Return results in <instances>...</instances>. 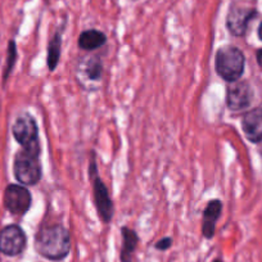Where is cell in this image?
<instances>
[{"label": "cell", "instance_id": "6da1fadb", "mask_svg": "<svg viewBox=\"0 0 262 262\" xmlns=\"http://www.w3.org/2000/svg\"><path fill=\"white\" fill-rule=\"evenodd\" d=\"M34 247L40 256L49 261H63L71 252V234L62 224H45L35 234Z\"/></svg>", "mask_w": 262, "mask_h": 262}, {"label": "cell", "instance_id": "7a4b0ae2", "mask_svg": "<svg viewBox=\"0 0 262 262\" xmlns=\"http://www.w3.org/2000/svg\"><path fill=\"white\" fill-rule=\"evenodd\" d=\"M246 57L239 48L234 45H224L216 52V74L226 82H235L244 74Z\"/></svg>", "mask_w": 262, "mask_h": 262}, {"label": "cell", "instance_id": "3957f363", "mask_svg": "<svg viewBox=\"0 0 262 262\" xmlns=\"http://www.w3.org/2000/svg\"><path fill=\"white\" fill-rule=\"evenodd\" d=\"M12 134L16 142L21 145V149L37 156L41 155L39 127L35 118L30 113L24 112L17 117L12 127Z\"/></svg>", "mask_w": 262, "mask_h": 262}, {"label": "cell", "instance_id": "277c9868", "mask_svg": "<svg viewBox=\"0 0 262 262\" xmlns=\"http://www.w3.org/2000/svg\"><path fill=\"white\" fill-rule=\"evenodd\" d=\"M89 178L93 183V196H94V205L98 216L104 224H110L115 213V206H113V201L111 198L107 185L98 173V166L94 160V155L89 163Z\"/></svg>", "mask_w": 262, "mask_h": 262}, {"label": "cell", "instance_id": "5b68a950", "mask_svg": "<svg viewBox=\"0 0 262 262\" xmlns=\"http://www.w3.org/2000/svg\"><path fill=\"white\" fill-rule=\"evenodd\" d=\"M14 178L25 186L36 185L42 178V167L40 156L21 149L14 156Z\"/></svg>", "mask_w": 262, "mask_h": 262}, {"label": "cell", "instance_id": "8992f818", "mask_svg": "<svg viewBox=\"0 0 262 262\" xmlns=\"http://www.w3.org/2000/svg\"><path fill=\"white\" fill-rule=\"evenodd\" d=\"M4 207L14 216L26 215L32 203V195L29 189L19 184H9L4 190Z\"/></svg>", "mask_w": 262, "mask_h": 262}, {"label": "cell", "instance_id": "52a82bcc", "mask_svg": "<svg viewBox=\"0 0 262 262\" xmlns=\"http://www.w3.org/2000/svg\"><path fill=\"white\" fill-rule=\"evenodd\" d=\"M27 236L19 225H8L0 230V252L6 256L16 257L24 253Z\"/></svg>", "mask_w": 262, "mask_h": 262}, {"label": "cell", "instance_id": "ba28073f", "mask_svg": "<svg viewBox=\"0 0 262 262\" xmlns=\"http://www.w3.org/2000/svg\"><path fill=\"white\" fill-rule=\"evenodd\" d=\"M253 99V90L246 80L229 82L226 88V105L233 112L246 111Z\"/></svg>", "mask_w": 262, "mask_h": 262}, {"label": "cell", "instance_id": "9c48e42d", "mask_svg": "<svg viewBox=\"0 0 262 262\" xmlns=\"http://www.w3.org/2000/svg\"><path fill=\"white\" fill-rule=\"evenodd\" d=\"M257 17V11L249 7L231 4L226 17V27L229 32L236 37H242L246 35L249 22Z\"/></svg>", "mask_w": 262, "mask_h": 262}, {"label": "cell", "instance_id": "30bf717a", "mask_svg": "<svg viewBox=\"0 0 262 262\" xmlns=\"http://www.w3.org/2000/svg\"><path fill=\"white\" fill-rule=\"evenodd\" d=\"M242 130L247 140L251 143L257 144L262 142V107L244 113L242 118Z\"/></svg>", "mask_w": 262, "mask_h": 262}, {"label": "cell", "instance_id": "8fae6325", "mask_svg": "<svg viewBox=\"0 0 262 262\" xmlns=\"http://www.w3.org/2000/svg\"><path fill=\"white\" fill-rule=\"evenodd\" d=\"M223 202L220 200H211L203 210L202 219V235L206 239H212L215 236L216 223L221 217Z\"/></svg>", "mask_w": 262, "mask_h": 262}, {"label": "cell", "instance_id": "7c38bea8", "mask_svg": "<svg viewBox=\"0 0 262 262\" xmlns=\"http://www.w3.org/2000/svg\"><path fill=\"white\" fill-rule=\"evenodd\" d=\"M121 236H122V247L120 252L121 262H134V254L139 244V235L134 229L122 226L121 228Z\"/></svg>", "mask_w": 262, "mask_h": 262}, {"label": "cell", "instance_id": "4fadbf2b", "mask_svg": "<svg viewBox=\"0 0 262 262\" xmlns=\"http://www.w3.org/2000/svg\"><path fill=\"white\" fill-rule=\"evenodd\" d=\"M105 42H107V36H105L104 32L94 29L82 31L77 39V45H79L80 49L86 50V52L99 49Z\"/></svg>", "mask_w": 262, "mask_h": 262}, {"label": "cell", "instance_id": "5bb4252c", "mask_svg": "<svg viewBox=\"0 0 262 262\" xmlns=\"http://www.w3.org/2000/svg\"><path fill=\"white\" fill-rule=\"evenodd\" d=\"M60 54H62V32L57 31L54 36L48 42V53H47V66L49 71H54L59 63Z\"/></svg>", "mask_w": 262, "mask_h": 262}, {"label": "cell", "instance_id": "9a60e30c", "mask_svg": "<svg viewBox=\"0 0 262 262\" xmlns=\"http://www.w3.org/2000/svg\"><path fill=\"white\" fill-rule=\"evenodd\" d=\"M103 62L99 57H90L84 64V74L90 81H99L103 76Z\"/></svg>", "mask_w": 262, "mask_h": 262}, {"label": "cell", "instance_id": "2e32d148", "mask_svg": "<svg viewBox=\"0 0 262 262\" xmlns=\"http://www.w3.org/2000/svg\"><path fill=\"white\" fill-rule=\"evenodd\" d=\"M17 58H18V53H17V45L14 40H11L8 44V52H7V62L6 67H4L3 72V82L6 84L7 80L11 76L12 71H13L14 66H16Z\"/></svg>", "mask_w": 262, "mask_h": 262}, {"label": "cell", "instance_id": "e0dca14e", "mask_svg": "<svg viewBox=\"0 0 262 262\" xmlns=\"http://www.w3.org/2000/svg\"><path fill=\"white\" fill-rule=\"evenodd\" d=\"M172 238L171 236H163L162 239H160L158 242H156L155 244V248L157 251H167L172 247Z\"/></svg>", "mask_w": 262, "mask_h": 262}, {"label": "cell", "instance_id": "ac0fdd59", "mask_svg": "<svg viewBox=\"0 0 262 262\" xmlns=\"http://www.w3.org/2000/svg\"><path fill=\"white\" fill-rule=\"evenodd\" d=\"M256 59H257V63L262 67V48L256 52Z\"/></svg>", "mask_w": 262, "mask_h": 262}, {"label": "cell", "instance_id": "d6986e66", "mask_svg": "<svg viewBox=\"0 0 262 262\" xmlns=\"http://www.w3.org/2000/svg\"><path fill=\"white\" fill-rule=\"evenodd\" d=\"M258 37H259V40L262 41V22H261V25H259V27H258Z\"/></svg>", "mask_w": 262, "mask_h": 262}, {"label": "cell", "instance_id": "ffe728a7", "mask_svg": "<svg viewBox=\"0 0 262 262\" xmlns=\"http://www.w3.org/2000/svg\"><path fill=\"white\" fill-rule=\"evenodd\" d=\"M212 262H224V261L221 258H216V259H213Z\"/></svg>", "mask_w": 262, "mask_h": 262}]
</instances>
